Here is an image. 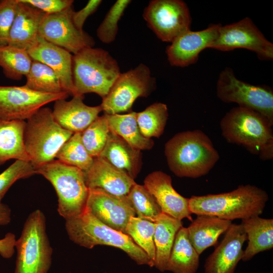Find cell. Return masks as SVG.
<instances>
[{"instance_id": "1", "label": "cell", "mask_w": 273, "mask_h": 273, "mask_svg": "<svg viewBox=\"0 0 273 273\" xmlns=\"http://www.w3.org/2000/svg\"><path fill=\"white\" fill-rule=\"evenodd\" d=\"M164 153L169 169L179 177L204 176L219 159L210 139L199 129L175 134L165 144Z\"/></svg>"}, {"instance_id": "2", "label": "cell", "mask_w": 273, "mask_h": 273, "mask_svg": "<svg viewBox=\"0 0 273 273\" xmlns=\"http://www.w3.org/2000/svg\"><path fill=\"white\" fill-rule=\"evenodd\" d=\"M268 196L254 185H240L231 192L189 198L192 214L216 216L221 219L242 220L262 214Z\"/></svg>"}, {"instance_id": "3", "label": "cell", "mask_w": 273, "mask_h": 273, "mask_svg": "<svg viewBox=\"0 0 273 273\" xmlns=\"http://www.w3.org/2000/svg\"><path fill=\"white\" fill-rule=\"evenodd\" d=\"M272 125L260 113L238 106L220 121L221 134L229 143L241 145L262 160L273 158Z\"/></svg>"}, {"instance_id": "4", "label": "cell", "mask_w": 273, "mask_h": 273, "mask_svg": "<svg viewBox=\"0 0 273 273\" xmlns=\"http://www.w3.org/2000/svg\"><path fill=\"white\" fill-rule=\"evenodd\" d=\"M65 221L67 235L74 243L88 249L98 245L117 248L138 264L153 267L146 253L128 235L106 225L86 208L80 214Z\"/></svg>"}, {"instance_id": "5", "label": "cell", "mask_w": 273, "mask_h": 273, "mask_svg": "<svg viewBox=\"0 0 273 273\" xmlns=\"http://www.w3.org/2000/svg\"><path fill=\"white\" fill-rule=\"evenodd\" d=\"M120 73L117 61L102 49L87 47L73 55V79L77 95L94 93L103 99Z\"/></svg>"}, {"instance_id": "6", "label": "cell", "mask_w": 273, "mask_h": 273, "mask_svg": "<svg viewBox=\"0 0 273 273\" xmlns=\"http://www.w3.org/2000/svg\"><path fill=\"white\" fill-rule=\"evenodd\" d=\"M73 134L56 122L49 108L42 107L28 119L24 144L29 162L34 169L54 160L61 147Z\"/></svg>"}, {"instance_id": "7", "label": "cell", "mask_w": 273, "mask_h": 273, "mask_svg": "<svg viewBox=\"0 0 273 273\" xmlns=\"http://www.w3.org/2000/svg\"><path fill=\"white\" fill-rule=\"evenodd\" d=\"M35 170L36 173L43 176L54 187L58 198V213L65 220L76 216L85 210L89 189L82 170L58 160Z\"/></svg>"}, {"instance_id": "8", "label": "cell", "mask_w": 273, "mask_h": 273, "mask_svg": "<svg viewBox=\"0 0 273 273\" xmlns=\"http://www.w3.org/2000/svg\"><path fill=\"white\" fill-rule=\"evenodd\" d=\"M14 273H48L52 264L53 249L46 232V219L39 209L27 218L18 240Z\"/></svg>"}, {"instance_id": "9", "label": "cell", "mask_w": 273, "mask_h": 273, "mask_svg": "<svg viewBox=\"0 0 273 273\" xmlns=\"http://www.w3.org/2000/svg\"><path fill=\"white\" fill-rule=\"evenodd\" d=\"M216 95L221 101L255 110L273 125V92L266 86L254 85L238 79L230 67L220 73Z\"/></svg>"}, {"instance_id": "10", "label": "cell", "mask_w": 273, "mask_h": 273, "mask_svg": "<svg viewBox=\"0 0 273 273\" xmlns=\"http://www.w3.org/2000/svg\"><path fill=\"white\" fill-rule=\"evenodd\" d=\"M156 86L149 68L141 63L119 74L100 106L107 114L129 111L137 98L148 96Z\"/></svg>"}, {"instance_id": "11", "label": "cell", "mask_w": 273, "mask_h": 273, "mask_svg": "<svg viewBox=\"0 0 273 273\" xmlns=\"http://www.w3.org/2000/svg\"><path fill=\"white\" fill-rule=\"evenodd\" d=\"M143 17L148 27L163 41L171 42L191 30V17L187 4L180 0H153Z\"/></svg>"}, {"instance_id": "12", "label": "cell", "mask_w": 273, "mask_h": 273, "mask_svg": "<svg viewBox=\"0 0 273 273\" xmlns=\"http://www.w3.org/2000/svg\"><path fill=\"white\" fill-rule=\"evenodd\" d=\"M210 48L221 51L245 49L254 52L259 59H273V44L248 17L229 25H221L218 36Z\"/></svg>"}, {"instance_id": "13", "label": "cell", "mask_w": 273, "mask_h": 273, "mask_svg": "<svg viewBox=\"0 0 273 273\" xmlns=\"http://www.w3.org/2000/svg\"><path fill=\"white\" fill-rule=\"evenodd\" d=\"M69 96L66 92L58 94L36 92L25 85L0 86V120H27L43 106L66 99Z\"/></svg>"}, {"instance_id": "14", "label": "cell", "mask_w": 273, "mask_h": 273, "mask_svg": "<svg viewBox=\"0 0 273 273\" xmlns=\"http://www.w3.org/2000/svg\"><path fill=\"white\" fill-rule=\"evenodd\" d=\"M72 6L59 13L46 14L39 29V36L75 55L82 49L93 47L95 41L84 30L73 23Z\"/></svg>"}, {"instance_id": "15", "label": "cell", "mask_w": 273, "mask_h": 273, "mask_svg": "<svg viewBox=\"0 0 273 273\" xmlns=\"http://www.w3.org/2000/svg\"><path fill=\"white\" fill-rule=\"evenodd\" d=\"M86 208L106 225L125 234L129 219L135 216L126 196L118 197L100 189H89Z\"/></svg>"}, {"instance_id": "16", "label": "cell", "mask_w": 273, "mask_h": 273, "mask_svg": "<svg viewBox=\"0 0 273 273\" xmlns=\"http://www.w3.org/2000/svg\"><path fill=\"white\" fill-rule=\"evenodd\" d=\"M220 24H212L199 31L189 30L175 38L166 50L168 60L173 66L184 67L195 63L200 53L210 48L218 34Z\"/></svg>"}, {"instance_id": "17", "label": "cell", "mask_w": 273, "mask_h": 273, "mask_svg": "<svg viewBox=\"0 0 273 273\" xmlns=\"http://www.w3.org/2000/svg\"><path fill=\"white\" fill-rule=\"evenodd\" d=\"M247 240L242 224L232 223L223 240L206 259L204 273H235Z\"/></svg>"}, {"instance_id": "18", "label": "cell", "mask_w": 273, "mask_h": 273, "mask_svg": "<svg viewBox=\"0 0 273 273\" xmlns=\"http://www.w3.org/2000/svg\"><path fill=\"white\" fill-rule=\"evenodd\" d=\"M144 186L154 198L162 212L182 220L192 219L189 198L177 193L172 185L170 175L161 171H155L145 178Z\"/></svg>"}, {"instance_id": "19", "label": "cell", "mask_w": 273, "mask_h": 273, "mask_svg": "<svg viewBox=\"0 0 273 273\" xmlns=\"http://www.w3.org/2000/svg\"><path fill=\"white\" fill-rule=\"evenodd\" d=\"M83 172L88 189H100L118 197L126 196L136 183L124 172L100 157L94 158L92 166Z\"/></svg>"}, {"instance_id": "20", "label": "cell", "mask_w": 273, "mask_h": 273, "mask_svg": "<svg viewBox=\"0 0 273 273\" xmlns=\"http://www.w3.org/2000/svg\"><path fill=\"white\" fill-rule=\"evenodd\" d=\"M27 52L33 60L40 62L53 70L64 91L73 97L77 95L73 79L71 53L41 37L37 45Z\"/></svg>"}, {"instance_id": "21", "label": "cell", "mask_w": 273, "mask_h": 273, "mask_svg": "<svg viewBox=\"0 0 273 273\" xmlns=\"http://www.w3.org/2000/svg\"><path fill=\"white\" fill-rule=\"evenodd\" d=\"M18 2L8 45L28 52L37 45L40 38L39 29L47 14L20 0Z\"/></svg>"}, {"instance_id": "22", "label": "cell", "mask_w": 273, "mask_h": 273, "mask_svg": "<svg viewBox=\"0 0 273 273\" xmlns=\"http://www.w3.org/2000/svg\"><path fill=\"white\" fill-rule=\"evenodd\" d=\"M84 96L76 95L69 101H56L52 110L56 122L72 132H82L99 116L102 111L100 105L89 106L83 100Z\"/></svg>"}, {"instance_id": "23", "label": "cell", "mask_w": 273, "mask_h": 273, "mask_svg": "<svg viewBox=\"0 0 273 273\" xmlns=\"http://www.w3.org/2000/svg\"><path fill=\"white\" fill-rule=\"evenodd\" d=\"M99 157L134 179L142 167V153L122 139L110 131Z\"/></svg>"}, {"instance_id": "24", "label": "cell", "mask_w": 273, "mask_h": 273, "mask_svg": "<svg viewBox=\"0 0 273 273\" xmlns=\"http://www.w3.org/2000/svg\"><path fill=\"white\" fill-rule=\"evenodd\" d=\"M232 223L231 220L216 216L198 215L187 228L189 240L200 255L205 249L214 245L219 236Z\"/></svg>"}, {"instance_id": "25", "label": "cell", "mask_w": 273, "mask_h": 273, "mask_svg": "<svg viewBox=\"0 0 273 273\" xmlns=\"http://www.w3.org/2000/svg\"><path fill=\"white\" fill-rule=\"evenodd\" d=\"M248 240L242 260L247 261L258 253L273 247V219L259 216L242 220Z\"/></svg>"}, {"instance_id": "26", "label": "cell", "mask_w": 273, "mask_h": 273, "mask_svg": "<svg viewBox=\"0 0 273 273\" xmlns=\"http://www.w3.org/2000/svg\"><path fill=\"white\" fill-rule=\"evenodd\" d=\"M154 241L156 256L154 266L159 271H165L167 263L176 234L183 226L181 220L163 212L155 221Z\"/></svg>"}, {"instance_id": "27", "label": "cell", "mask_w": 273, "mask_h": 273, "mask_svg": "<svg viewBox=\"0 0 273 273\" xmlns=\"http://www.w3.org/2000/svg\"><path fill=\"white\" fill-rule=\"evenodd\" d=\"M199 266V255L191 244L187 228L177 232L165 271L173 273H196Z\"/></svg>"}, {"instance_id": "28", "label": "cell", "mask_w": 273, "mask_h": 273, "mask_svg": "<svg viewBox=\"0 0 273 273\" xmlns=\"http://www.w3.org/2000/svg\"><path fill=\"white\" fill-rule=\"evenodd\" d=\"M25 124L24 120H0V165L10 159L29 162L23 140Z\"/></svg>"}, {"instance_id": "29", "label": "cell", "mask_w": 273, "mask_h": 273, "mask_svg": "<svg viewBox=\"0 0 273 273\" xmlns=\"http://www.w3.org/2000/svg\"><path fill=\"white\" fill-rule=\"evenodd\" d=\"M105 114L110 130L131 146L140 151L152 148L153 141L144 137L139 129L136 121V112H131L125 114Z\"/></svg>"}, {"instance_id": "30", "label": "cell", "mask_w": 273, "mask_h": 273, "mask_svg": "<svg viewBox=\"0 0 273 273\" xmlns=\"http://www.w3.org/2000/svg\"><path fill=\"white\" fill-rule=\"evenodd\" d=\"M32 62L26 51L9 45L0 47V67L8 78L20 80L26 76Z\"/></svg>"}, {"instance_id": "31", "label": "cell", "mask_w": 273, "mask_h": 273, "mask_svg": "<svg viewBox=\"0 0 273 273\" xmlns=\"http://www.w3.org/2000/svg\"><path fill=\"white\" fill-rule=\"evenodd\" d=\"M168 117L167 105L162 103H155L136 113V121L142 134L148 139L159 138L163 133Z\"/></svg>"}, {"instance_id": "32", "label": "cell", "mask_w": 273, "mask_h": 273, "mask_svg": "<svg viewBox=\"0 0 273 273\" xmlns=\"http://www.w3.org/2000/svg\"><path fill=\"white\" fill-rule=\"evenodd\" d=\"M24 85L38 92L58 94L64 90L56 73L46 64L33 60Z\"/></svg>"}, {"instance_id": "33", "label": "cell", "mask_w": 273, "mask_h": 273, "mask_svg": "<svg viewBox=\"0 0 273 273\" xmlns=\"http://www.w3.org/2000/svg\"><path fill=\"white\" fill-rule=\"evenodd\" d=\"M58 160L85 171L92 166L94 158L87 152L82 139L81 132L74 133L58 152Z\"/></svg>"}, {"instance_id": "34", "label": "cell", "mask_w": 273, "mask_h": 273, "mask_svg": "<svg viewBox=\"0 0 273 273\" xmlns=\"http://www.w3.org/2000/svg\"><path fill=\"white\" fill-rule=\"evenodd\" d=\"M155 223L135 216L131 217L126 225V234L147 255L154 266L156 256L154 241Z\"/></svg>"}, {"instance_id": "35", "label": "cell", "mask_w": 273, "mask_h": 273, "mask_svg": "<svg viewBox=\"0 0 273 273\" xmlns=\"http://www.w3.org/2000/svg\"><path fill=\"white\" fill-rule=\"evenodd\" d=\"M137 217L154 222L157 216L162 213L154 198L144 185L135 183L126 195Z\"/></svg>"}, {"instance_id": "36", "label": "cell", "mask_w": 273, "mask_h": 273, "mask_svg": "<svg viewBox=\"0 0 273 273\" xmlns=\"http://www.w3.org/2000/svg\"><path fill=\"white\" fill-rule=\"evenodd\" d=\"M110 128L106 115L98 116L81 132L83 144L94 158L99 157L107 143Z\"/></svg>"}, {"instance_id": "37", "label": "cell", "mask_w": 273, "mask_h": 273, "mask_svg": "<svg viewBox=\"0 0 273 273\" xmlns=\"http://www.w3.org/2000/svg\"><path fill=\"white\" fill-rule=\"evenodd\" d=\"M130 3V0H118L110 8L97 30V35L103 43H110L115 39L118 22Z\"/></svg>"}, {"instance_id": "38", "label": "cell", "mask_w": 273, "mask_h": 273, "mask_svg": "<svg viewBox=\"0 0 273 273\" xmlns=\"http://www.w3.org/2000/svg\"><path fill=\"white\" fill-rule=\"evenodd\" d=\"M35 173V169L29 162L16 160L0 174V202L17 180L28 178Z\"/></svg>"}, {"instance_id": "39", "label": "cell", "mask_w": 273, "mask_h": 273, "mask_svg": "<svg viewBox=\"0 0 273 273\" xmlns=\"http://www.w3.org/2000/svg\"><path fill=\"white\" fill-rule=\"evenodd\" d=\"M18 5V0L0 1V47L8 45Z\"/></svg>"}, {"instance_id": "40", "label": "cell", "mask_w": 273, "mask_h": 273, "mask_svg": "<svg viewBox=\"0 0 273 273\" xmlns=\"http://www.w3.org/2000/svg\"><path fill=\"white\" fill-rule=\"evenodd\" d=\"M47 14L61 12L72 6V0H20Z\"/></svg>"}, {"instance_id": "41", "label": "cell", "mask_w": 273, "mask_h": 273, "mask_svg": "<svg viewBox=\"0 0 273 273\" xmlns=\"http://www.w3.org/2000/svg\"><path fill=\"white\" fill-rule=\"evenodd\" d=\"M102 2L101 0H89L83 9L77 12L73 11L72 20L78 29L83 30L85 20L97 11Z\"/></svg>"}, {"instance_id": "42", "label": "cell", "mask_w": 273, "mask_h": 273, "mask_svg": "<svg viewBox=\"0 0 273 273\" xmlns=\"http://www.w3.org/2000/svg\"><path fill=\"white\" fill-rule=\"evenodd\" d=\"M15 241L14 235L11 233L7 234L4 238L0 240V254L2 257L9 258L12 256Z\"/></svg>"}, {"instance_id": "43", "label": "cell", "mask_w": 273, "mask_h": 273, "mask_svg": "<svg viewBox=\"0 0 273 273\" xmlns=\"http://www.w3.org/2000/svg\"><path fill=\"white\" fill-rule=\"evenodd\" d=\"M11 220V209L7 205L0 202V225H7Z\"/></svg>"}]
</instances>
